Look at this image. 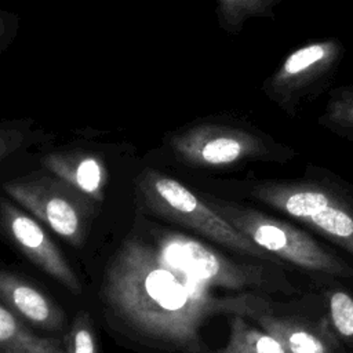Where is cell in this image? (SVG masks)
<instances>
[{
  "label": "cell",
  "mask_w": 353,
  "mask_h": 353,
  "mask_svg": "<svg viewBox=\"0 0 353 353\" xmlns=\"http://www.w3.org/2000/svg\"><path fill=\"white\" fill-rule=\"evenodd\" d=\"M54 139L52 134L33 128L32 119L3 120L0 124V160L34 143Z\"/></svg>",
  "instance_id": "16"
},
{
  "label": "cell",
  "mask_w": 353,
  "mask_h": 353,
  "mask_svg": "<svg viewBox=\"0 0 353 353\" xmlns=\"http://www.w3.org/2000/svg\"><path fill=\"white\" fill-rule=\"evenodd\" d=\"M256 323L276 336L290 353H335V339L327 328L270 310L261 313Z\"/></svg>",
  "instance_id": "11"
},
{
  "label": "cell",
  "mask_w": 353,
  "mask_h": 353,
  "mask_svg": "<svg viewBox=\"0 0 353 353\" xmlns=\"http://www.w3.org/2000/svg\"><path fill=\"white\" fill-rule=\"evenodd\" d=\"M0 298L10 310L37 327L52 331L63 324L62 310L46 294L6 269L0 272Z\"/></svg>",
  "instance_id": "10"
},
{
  "label": "cell",
  "mask_w": 353,
  "mask_h": 353,
  "mask_svg": "<svg viewBox=\"0 0 353 353\" xmlns=\"http://www.w3.org/2000/svg\"><path fill=\"white\" fill-rule=\"evenodd\" d=\"M317 124L342 139L353 141V84L330 90Z\"/></svg>",
  "instance_id": "15"
},
{
  "label": "cell",
  "mask_w": 353,
  "mask_h": 353,
  "mask_svg": "<svg viewBox=\"0 0 353 353\" xmlns=\"http://www.w3.org/2000/svg\"><path fill=\"white\" fill-rule=\"evenodd\" d=\"M0 226L3 233L32 263L70 292L81 294L77 274L39 221L4 196L0 199Z\"/></svg>",
  "instance_id": "8"
},
{
  "label": "cell",
  "mask_w": 353,
  "mask_h": 353,
  "mask_svg": "<svg viewBox=\"0 0 353 353\" xmlns=\"http://www.w3.org/2000/svg\"><path fill=\"white\" fill-rule=\"evenodd\" d=\"M221 29L237 34L252 18L274 19V10L284 0H214Z\"/></svg>",
  "instance_id": "14"
},
{
  "label": "cell",
  "mask_w": 353,
  "mask_h": 353,
  "mask_svg": "<svg viewBox=\"0 0 353 353\" xmlns=\"http://www.w3.org/2000/svg\"><path fill=\"white\" fill-rule=\"evenodd\" d=\"M135 193L145 211L190 229L239 255L279 265L277 256L258 247L221 216L200 193H194L181 181L146 167L135 178Z\"/></svg>",
  "instance_id": "4"
},
{
  "label": "cell",
  "mask_w": 353,
  "mask_h": 353,
  "mask_svg": "<svg viewBox=\"0 0 353 353\" xmlns=\"http://www.w3.org/2000/svg\"><path fill=\"white\" fill-rule=\"evenodd\" d=\"M43 167L102 203L108 170L102 157L85 149L54 150L41 157Z\"/></svg>",
  "instance_id": "9"
},
{
  "label": "cell",
  "mask_w": 353,
  "mask_h": 353,
  "mask_svg": "<svg viewBox=\"0 0 353 353\" xmlns=\"http://www.w3.org/2000/svg\"><path fill=\"white\" fill-rule=\"evenodd\" d=\"M328 319L335 334L343 341L353 342V296L342 290L327 294Z\"/></svg>",
  "instance_id": "17"
},
{
  "label": "cell",
  "mask_w": 353,
  "mask_h": 353,
  "mask_svg": "<svg viewBox=\"0 0 353 353\" xmlns=\"http://www.w3.org/2000/svg\"><path fill=\"white\" fill-rule=\"evenodd\" d=\"M269 262H241L185 233L137 225L105 268L109 321L131 338L178 353H207L204 324L218 314L256 319L270 292L291 285Z\"/></svg>",
  "instance_id": "1"
},
{
  "label": "cell",
  "mask_w": 353,
  "mask_h": 353,
  "mask_svg": "<svg viewBox=\"0 0 353 353\" xmlns=\"http://www.w3.org/2000/svg\"><path fill=\"white\" fill-rule=\"evenodd\" d=\"M0 353H69V350L61 339L33 334L12 310L0 303Z\"/></svg>",
  "instance_id": "12"
},
{
  "label": "cell",
  "mask_w": 353,
  "mask_h": 353,
  "mask_svg": "<svg viewBox=\"0 0 353 353\" xmlns=\"http://www.w3.org/2000/svg\"><path fill=\"white\" fill-rule=\"evenodd\" d=\"M216 353H290L284 345L263 328H256L247 317H229V336Z\"/></svg>",
  "instance_id": "13"
},
{
  "label": "cell",
  "mask_w": 353,
  "mask_h": 353,
  "mask_svg": "<svg viewBox=\"0 0 353 353\" xmlns=\"http://www.w3.org/2000/svg\"><path fill=\"white\" fill-rule=\"evenodd\" d=\"M4 193L74 247H80L98 211V201L50 171L3 183Z\"/></svg>",
  "instance_id": "6"
},
{
  "label": "cell",
  "mask_w": 353,
  "mask_h": 353,
  "mask_svg": "<svg viewBox=\"0 0 353 353\" xmlns=\"http://www.w3.org/2000/svg\"><path fill=\"white\" fill-rule=\"evenodd\" d=\"M69 353H98L97 341L87 312H80L69 331L66 338Z\"/></svg>",
  "instance_id": "18"
},
{
  "label": "cell",
  "mask_w": 353,
  "mask_h": 353,
  "mask_svg": "<svg viewBox=\"0 0 353 353\" xmlns=\"http://www.w3.org/2000/svg\"><path fill=\"white\" fill-rule=\"evenodd\" d=\"M170 153L183 165L219 171L245 163L292 161L298 152L258 127L228 116L197 119L163 138Z\"/></svg>",
  "instance_id": "3"
},
{
  "label": "cell",
  "mask_w": 353,
  "mask_h": 353,
  "mask_svg": "<svg viewBox=\"0 0 353 353\" xmlns=\"http://www.w3.org/2000/svg\"><path fill=\"white\" fill-rule=\"evenodd\" d=\"M245 192L353 255V185L334 171L309 163L298 178L254 179Z\"/></svg>",
  "instance_id": "2"
},
{
  "label": "cell",
  "mask_w": 353,
  "mask_h": 353,
  "mask_svg": "<svg viewBox=\"0 0 353 353\" xmlns=\"http://www.w3.org/2000/svg\"><path fill=\"white\" fill-rule=\"evenodd\" d=\"M346 48L338 37L309 41L291 51L262 83L263 95L288 117L319 98L332 83Z\"/></svg>",
  "instance_id": "7"
},
{
  "label": "cell",
  "mask_w": 353,
  "mask_h": 353,
  "mask_svg": "<svg viewBox=\"0 0 353 353\" xmlns=\"http://www.w3.org/2000/svg\"><path fill=\"white\" fill-rule=\"evenodd\" d=\"M200 194L239 232L279 259L330 276H353V269L346 262L292 223L268 215L250 205L225 200L210 193Z\"/></svg>",
  "instance_id": "5"
}]
</instances>
